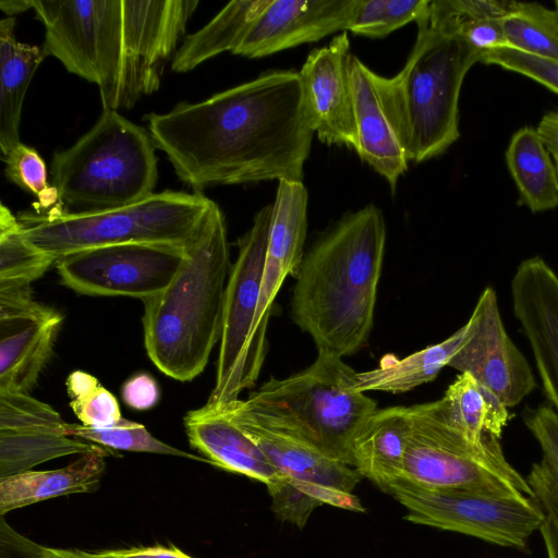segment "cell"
<instances>
[{"label":"cell","mask_w":558,"mask_h":558,"mask_svg":"<svg viewBox=\"0 0 558 558\" xmlns=\"http://www.w3.org/2000/svg\"><path fill=\"white\" fill-rule=\"evenodd\" d=\"M156 148L195 189L303 180L312 130L300 73L272 70L199 102L146 117Z\"/></svg>","instance_id":"1"},{"label":"cell","mask_w":558,"mask_h":558,"mask_svg":"<svg viewBox=\"0 0 558 558\" xmlns=\"http://www.w3.org/2000/svg\"><path fill=\"white\" fill-rule=\"evenodd\" d=\"M198 0H32L43 48L99 89L105 110L160 87Z\"/></svg>","instance_id":"2"},{"label":"cell","mask_w":558,"mask_h":558,"mask_svg":"<svg viewBox=\"0 0 558 558\" xmlns=\"http://www.w3.org/2000/svg\"><path fill=\"white\" fill-rule=\"evenodd\" d=\"M385 248L383 214L369 204L341 218L304 254L290 310L317 352L344 359L367 343Z\"/></svg>","instance_id":"3"},{"label":"cell","mask_w":558,"mask_h":558,"mask_svg":"<svg viewBox=\"0 0 558 558\" xmlns=\"http://www.w3.org/2000/svg\"><path fill=\"white\" fill-rule=\"evenodd\" d=\"M231 267L225 216L215 203L170 283L143 300L145 349L167 376L190 381L206 367L220 342Z\"/></svg>","instance_id":"4"},{"label":"cell","mask_w":558,"mask_h":558,"mask_svg":"<svg viewBox=\"0 0 558 558\" xmlns=\"http://www.w3.org/2000/svg\"><path fill=\"white\" fill-rule=\"evenodd\" d=\"M156 149L148 130L104 109L72 146L54 153L50 183L58 204L53 209L99 213L150 196L158 180Z\"/></svg>","instance_id":"5"},{"label":"cell","mask_w":558,"mask_h":558,"mask_svg":"<svg viewBox=\"0 0 558 558\" xmlns=\"http://www.w3.org/2000/svg\"><path fill=\"white\" fill-rule=\"evenodd\" d=\"M356 374L343 359L318 352L308 367L271 377L243 404L266 424L352 466L353 438L378 409L357 390Z\"/></svg>","instance_id":"6"},{"label":"cell","mask_w":558,"mask_h":558,"mask_svg":"<svg viewBox=\"0 0 558 558\" xmlns=\"http://www.w3.org/2000/svg\"><path fill=\"white\" fill-rule=\"evenodd\" d=\"M416 25V41L404 66L388 77L409 162L437 157L459 138L462 84L470 69L482 59L459 36L432 27L427 10Z\"/></svg>","instance_id":"7"},{"label":"cell","mask_w":558,"mask_h":558,"mask_svg":"<svg viewBox=\"0 0 558 558\" xmlns=\"http://www.w3.org/2000/svg\"><path fill=\"white\" fill-rule=\"evenodd\" d=\"M215 202L205 195L162 191L123 207L90 214L57 209L23 211L17 218L26 238L56 259L93 247L159 243L186 245Z\"/></svg>","instance_id":"8"},{"label":"cell","mask_w":558,"mask_h":558,"mask_svg":"<svg viewBox=\"0 0 558 558\" xmlns=\"http://www.w3.org/2000/svg\"><path fill=\"white\" fill-rule=\"evenodd\" d=\"M403 478L434 489L534 499L526 478L507 460L499 438L475 442L446 417L440 400L409 407Z\"/></svg>","instance_id":"9"},{"label":"cell","mask_w":558,"mask_h":558,"mask_svg":"<svg viewBox=\"0 0 558 558\" xmlns=\"http://www.w3.org/2000/svg\"><path fill=\"white\" fill-rule=\"evenodd\" d=\"M271 205L263 207L252 227L239 240V253L231 267L225 299L222 333L215 386L206 404L223 407L255 386L267 350L253 337L265 266Z\"/></svg>","instance_id":"10"},{"label":"cell","mask_w":558,"mask_h":558,"mask_svg":"<svg viewBox=\"0 0 558 558\" xmlns=\"http://www.w3.org/2000/svg\"><path fill=\"white\" fill-rule=\"evenodd\" d=\"M384 492L408 510L404 519L412 523L465 534L502 547L524 548L545 521V512L535 499L434 489L403 477L389 483Z\"/></svg>","instance_id":"11"},{"label":"cell","mask_w":558,"mask_h":558,"mask_svg":"<svg viewBox=\"0 0 558 558\" xmlns=\"http://www.w3.org/2000/svg\"><path fill=\"white\" fill-rule=\"evenodd\" d=\"M185 257V245L131 243L77 251L57 259L64 286L86 295L133 296L161 292Z\"/></svg>","instance_id":"12"},{"label":"cell","mask_w":558,"mask_h":558,"mask_svg":"<svg viewBox=\"0 0 558 558\" xmlns=\"http://www.w3.org/2000/svg\"><path fill=\"white\" fill-rule=\"evenodd\" d=\"M466 325L465 339L448 366L471 375L508 409L518 405L536 388V380L505 328L492 287L482 291Z\"/></svg>","instance_id":"13"},{"label":"cell","mask_w":558,"mask_h":558,"mask_svg":"<svg viewBox=\"0 0 558 558\" xmlns=\"http://www.w3.org/2000/svg\"><path fill=\"white\" fill-rule=\"evenodd\" d=\"M61 415L29 393L0 392V477L98 448L68 435Z\"/></svg>","instance_id":"14"},{"label":"cell","mask_w":558,"mask_h":558,"mask_svg":"<svg viewBox=\"0 0 558 558\" xmlns=\"http://www.w3.org/2000/svg\"><path fill=\"white\" fill-rule=\"evenodd\" d=\"M350 40L347 33L307 56L300 73L310 125L328 145L357 150V132L349 71Z\"/></svg>","instance_id":"15"},{"label":"cell","mask_w":558,"mask_h":558,"mask_svg":"<svg viewBox=\"0 0 558 558\" xmlns=\"http://www.w3.org/2000/svg\"><path fill=\"white\" fill-rule=\"evenodd\" d=\"M512 308L533 352L543 392L558 414V275L539 256L517 267Z\"/></svg>","instance_id":"16"},{"label":"cell","mask_w":558,"mask_h":558,"mask_svg":"<svg viewBox=\"0 0 558 558\" xmlns=\"http://www.w3.org/2000/svg\"><path fill=\"white\" fill-rule=\"evenodd\" d=\"M349 71L353 94L357 150L395 191L408 170V155L390 97L388 77L376 74L351 54Z\"/></svg>","instance_id":"17"},{"label":"cell","mask_w":558,"mask_h":558,"mask_svg":"<svg viewBox=\"0 0 558 558\" xmlns=\"http://www.w3.org/2000/svg\"><path fill=\"white\" fill-rule=\"evenodd\" d=\"M356 0H270L233 54L260 58L348 31Z\"/></svg>","instance_id":"18"},{"label":"cell","mask_w":558,"mask_h":558,"mask_svg":"<svg viewBox=\"0 0 558 558\" xmlns=\"http://www.w3.org/2000/svg\"><path fill=\"white\" fill-rule=\"evenodd\" d=\"M253 325L254 340L268 350L267 328L272 303L288 276L295 278L304 257L308 195L302 181H278Z\"/></svg>","instance_id":"19"},{"label":"cell","mask_w":558,"mask_h":558,"mask_svg":"<svg viewBox=\"0 0 558 558\" xmlns=\"http://www.w3.org/2000/svg\"><path fill=\"white\" fill-rule=\"evenodd\" d=\"M219 408L226 411L286 477L348 493H352L360 482L362 476L353 466L266 424L245 408L243 400L238 399Z\"/></svg>","instance_id":"20"},{"label":"cell","mask_w":558,"mask_h":558,"mask_svg":"<svg viewBox=\"0 0 558 558\" xmlns=\"http://www.w3.org/2000/svg\"><path fill=\"white\" fill-rule=\"evenodd\" d=\"M183 422L190 445L210 464L259 481L267 487L284 477L222 408L205 403L189 411Z\"/></svg>","instance_id":"21"},{"label":"cell","mask_w":558,"mask_h":558,"mask_svg":"<svg viewBox=\"0 0 558 558\" xmlns=\"http://www.w3.org/2000/svg\"><path fill=\"white\" fill-rule=\"evenodd\" d=\"M114 454L99 446L64 468L25 471L0 477V514L33 504L71 494L97 489L104 474L105 458Z\"/></svg>","instance_id":"22"},{"label":"cell","mask_w":558,"mask_h":558,"mask_svg":"<svg viewBox=\"0 0 558 558\" xmlns=\"http://www.w3.org/2000/svg\"><path fill=\"white\" fill-rule=\"evenodd\" d=\"M409 424V407L377 409L353 438L352 466L381 490L403 476Z\"/></svg>","instance_id":"23"},{"label":"cell","mask_w":558,"mask_h":558,"mask_svg":"<svg viewBox=\"0 0 558 558\" xmlns=\"http://www.w3.org/2000/svg\"><path fill=\"white\" fill-rule=\"evenodd\" d=\"M62 316L0 325V392L29 393L49 362Z\"/></svg>","instance_id":"24"},{"label":"cell","mask_w":558,"mask_h":558,"mask_svg":"<svg viewBox=\"0 0 558 558\" xmlns=\"http://www.w3.org/2000/svg\"><path fill=\"white\" fill-rule=\"evenodd\" d=\"M16 20L0 22V149L4 156L20 143V123L26 92L33 75L47 57L43 46L21 43Z\"/></svg>","instance_id":"25"},{"label":"cell","mask_w":558,"mask_h":558,"mask_svg":"<svg viewBox=\"0 0 558 558\" xmlns=\"http://www.w3.org/2000/svg\"><path fill=\"white\" fill-rule=\"evenodd\" d=\"M466 323L444 341L428 345L403 359L393 354L381 357L376 368L357 372L356 388L361 392L402 393L433 381L462 345Z\"/></svg>","instance_id":"26"},{"label":"cell","mask_w":558,"mask_h":558,"mask_svg":"<svg viewBox=\"0 0 558 558\" xmlns=\"http://www.w3.org/2000/svg\"><path fill=\"white\" fill-rule=\"evenodd\" d=\"M506 162L520 201L533 213L558 207V174L555 162L536 128L525 125L511 137Z\"/></svg>","instance_id":"27"},{"label":"cell","mask_w":558,"mask_h":558,"mask_svg":"<svg viewBox=\"0 0 558 558\" xmlns=\"http://www.w3.org/2000/svg\"><path fill=\"white\" fill-rule=\"evenodd\" d=\"M269 1L229 2L205 26L184 38L171 61V70L185 73L222 52L234 53L250 26Z\"/></svg>","instance_id":"28"},{"label":"cell","mask_w":558,"mask_h":558,"mask_svg":"<svg viewBox=\"0 0 558 558\" xmlns=\"http://www.w3.org/2000/svg\"><path fill=\"white\" fill-rule=\"evenodd\" d=\"M439 400L447 420L475 442L489 435L500 439L510 418L500 399L466 373H460Z\"/></svg>","instance_id":"29"},{"label":"cell","mask_w":558,"mask_h":558,"mask_svg":"<svg viewBox=\"0 0 558 558\" xmlns=\"http://www.w3.org/2000/svg\"><path fill=\"white\" fill-rule=\"evenodd\" d=\"M523 421L542 450L526 476L534 499L545 512L558 519V414L549 404L526 408Z\"/></svg>","instance_id":"30"},{"label":"cell","mask_w":558,"mask_h":558,"mask_svg":"<svg viewBox=\"0 0 558 558\" xmlns=\"http://www.w3.org/2000/svg\"><path fill=\"white\" fill-rule=\"evenodd\" d=\"M507 47L558 60V10L536 2L513 1L504 19Z\"/></svg>","instance_id":"31"},{"label":"cell","mask_w":558,"mask_h":558,"mask_svg":"<svg viewBox=\"0 0 558 558\" xmlns=\"http://www.w3.org/2000/svg\"><path fill=\"white\" fill-rule=\"evenodd\" d=\"M56 262L26 238L17 216L1 203L0 281L31 284Z\"/></svg>","instance_id":"32"},{"label":"cell","mask_w":558,"mask_h":558,"mask_svg":"<svg viewBox=\"0 0 558 558\" xmlns=\"http://www.w3.org/2000/svg\"><path fill=\"white\" fill-rule=\"evenodd\" d=\"M65 430L70 436L108 449L175 456L210 463L206 458L197 457L162 442L154 437L144 425L124 417L107 427L66 423Z\"/></svg>","instance_id":"33"},{"label":"cell","mask_w":558,"mask_h":558,"mask_svg":"<svg viewBox=\"0 0 558 558\" xmlns=\"http://www.w3.org/2000/svg\"><path fill=\"white\" fill-rule=\"evenodd\" d=\"M429 0H356L348 31L365 37L380 38L417 21Z\"/></svg>","instance_id":"34"},{"label":"cell","mask_w":558,"mask_h":558,"mask_svg":"<svg viewBox=\"0 0 558 558\" xmlns=\"http://www.w3.org/2000/svg\"><path fill=\"white\" fill-rule=\"evenodd\" d=\"M3 161L7 179L37 198L36 213H47L57 206V191L48 180L43 157L34 147L20 142L3 156Z\"/></svg>","instance_id":"35"},{"label":"cell","mask_w":558,"mask_h":558,"mask_svg":"<svg viewBox=\"0 0 558 558\" xmlns=\"http://www.w3.org/2000/svg\"><path fill=\"white\" fill-rule=\"evenodd\" d=\"M511 0H429L427 21L440 32L451 34L458 26L482 19H505Z\"/></svg>","instance_id":"36"},{"label":"cell","mask_w":558,"mask_h":558,"mask_svg":"<svg viewBox=\"0 0 558 558\" xmlns=\"http://www.w3.org/2000/svg\"><path fill=\"white\" fill-rule=\"evenodd\" d=\"M481 62L524 75L558 94V60L501 47L485 52Z\"/></svg>","instance_id":"37"},{"label":"cell","mask_w":558,"mask_h":558,"mask_svg":"<svg viewBox=\"0 0 558 558\" xmlns=\"http://www.w3.org/2000/svg\"><path fill=\"white\" fill-rule=\"evenodd\" d=\"M57 314L33 299L31 284L0 281V325L48 319Z\"/></svg>","instance_id":"38"},{"label":"cell","mask_w":558,"mask_h":558,"mask_svg":"<svg viewBox=\"0 0 558 558\" xmlns=\"http://www.w3.org/2000/svg\"><path fill=\"white\" fill-rule=\"evenodd\" d=\"M70 407L84 426L107 427L122 417L116 397L100 384L71 399Z\"/></svg>","instance_id":"39"},{"label":"cell","mask_w":558,"mask_h":558,"mask_svg":"<svg viewBox=\"0 0 558 558\" xmlns=\"http://www.w3.org/2000/svg\"><path fill=\"white\" fill-rule=\"evenodd\" d=\"M276 515L300 529L305 525L319 501L299 490L286 476L276 485L267 487Z\"/></svg>","instance_id":"40"},{"label":"cell","mask_w":558,"mask_h":558,"mask_svg":"<svg viewBox=\"0 0 558 558\" xmlns=\"http://www.w3.org/2000/svg\"><path fill=\"white\" fill-rule=\"evenodd\" d=\"M450 35L459 36L465 40L482 57L487 51L508 46L504 19L471 21L458 26Z\"/></svg>","instance_id":"41"},{"label":"cell","mask_w":558,"mask_h":558,"mask_svg":"<svg viewBox=\"0 0 558 558\" xmlns=\"http://www.w3.org/2000/svg\"><path fill=\"white\" fill-rule=\"evenodd\" d=\"M124 403L134 410H148L155 407L160 397L156 379L148 373H137L122 386Z\"/></svg>","instance_id":"42"},{"label":"cell","mask_w":558,"mask_h":558,"mask_svg":"<svg viewBox=\"0 0 558 558\" xmlns=\"http://www.w3.org/2000/svg\"><path fill=\"white\" fill-rule=\"evenodd\" d=\"M97 558H192L181 549L171 546L132 547L95 553Z\"/></svg>","instance_id":"43"},{"label":"cell","mask_w":558,"mask_h":558,"mask_svg":"<svg viewBox=\"0 0 558 558\" xmlns=\"http://www.w3.org/2000/svg\"><path fill=\"white\" fill-rule=\"evenodd\" d=\"M536 130L555 162L558 174V109L545 113Z\"/></svg>","instance_id":"44"},{"label":"cell","mask_w":558,"mask_h":558,"mask_svg":"<svg viewBox=\"0 0 558 558\" xmlns=\"http://www.w3.org/2000/svg\"><path fill=\"white\" fill-rule=\"evenodd\" d=\"M539 531L548 558H558V519L554 514L545 512V521Z\"/></svg>","instance_id":"45"},{"label":"cell","mask_w":558,"mask_h":558,"mask_svg":"<svg viewBox=\"0 0 558 558\" xmlns=\"http://www.w3.org/2000/svg\"><path fill=\"white\" fill-rule=\"evenodd\" d=\"M35 558H97L95 553L37 546Z\"/></svg>","instance_id":"46"},{"label":"cell","mask_w":558,"mask_h":558,"mask_svg":"<svg viewBox=\"0 0 558 558\" xmlns=\"http://www.w3.org/2000/svg\"><path fill=\"white\" fill-rule=\"evenodd\" d=\"M0 8L8 16H13L16 13L32 9V0L0 1Z\"/></svg>","instance_id":"47"},{"label":"cell","mask_w":558,"mask_h":558,"mask_svg":"<svg viewBox=\"0 0 558 558\" xmlns=\"http://www.w3.org/2000/svg\"><path fill=\"white\" fill-rule=\"evenodd\" d=\"M555 8L558 10V0L555 1Z\"/></svg>","instance_id":"48"}]
</instances>
